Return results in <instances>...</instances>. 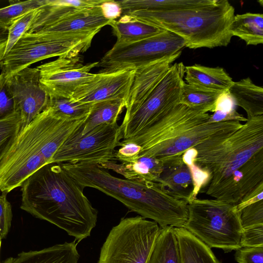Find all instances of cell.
<instances>
[{
	"label": "cell",
	"instance_id": "cell-1",
	"mask_svg": "<svg viewBox=\"0 0 263 263\" xmlns=\"http://www.w3.org/2000/svg\"><path fill=\"white\" fill-rule=\"evenodd\" d=\"M194 147L195 163L211 174L205 194L214 199L235 205L263 181V115Z\"/></svg>",
	"mask_w": 263,
	"mask_h": 263
},
{
	"label": "cell",
	"instance_id": "cell-2",
	"mask_svg": "<svg viewBox=\"0 0 263 263\" xmlns=\"http://www.w3.org/2000/svg\"><path fill=\"white\" fill-rule=\"evenodd\" d=\"M21 187L22 210L64 230L78 242L90 235L98 211L60 163L44 165Z\"/></svg>",
	"mask_w": 263,
	"mask_h": 263
},
{
	"label": "cell",
	"instance_id": "cell-3",
	"mask_svg": "<svg viewBox=\"0 0 263 263\" xmlns=\"http://www.w3.org/2000/svg\"><path fill=\"white\" fill-rule=\"evenodd\" d=\"M82 188L97 189L118 200L130 211L156 222L160 227H183L187 202L168 194L158 182L134 181L112 176L98 164L60 163Z\"/></svg>",
	"mask_w": 263,
	"mask_h": 263
},
{
	"label": "cell",
	"instance_id": "cell-4",
	"mask_svg": "<svg viewBox=\"0 0 263 263\" xmlns=\"http://www.w3.org/2000/svg\"><path fill=\"white\" fill-rule=\"evenodd\" d=\"M85 119H66L47 108L17 137L0 161V191L21 186L33 173L50 163L60 146Z\"/></svg>",
	"mask_w": 263,
	"mask_h": 263
},
{
	"label": "cell",
	"instance_id": "cell-5",
	"mask_svg": "<svg viewBox=\"0 0 263 263\" xmlns=\"http://www.w3.org/2000/svg\"><path fill=\"white\" fill-rule=\"evenodd\" d=\"M209 116L180 103L138 135L121 142L139 145L138 157L164 162L182 156L187 149L208 139L230 134L242 125L239 121L210 123Z\"/></svg>",
	"mask_w": 263,
	"mask_h": 263
},
{
	"label": "cell",
	"instance_id": "cell-6",
	"mask_svg": "<svg viewBox=\"0 0 263 263\" xmlns=\"http://www.w3.org/2000/svg\"><path fill=\"white\" fill-rule=\"evenodd\" d=\"M235 9L227 0H212L206 5L168 11H135L130 17L171 32L190 49L227 46L232 35Z\"/></svg>",
	"mask_w": 263,
	"mask_h": 263
},
{
	"label": "cell",
	"instance_id": "cell-7",
	"mask_svg": "<svg viewBox=\"0 0 263 263\" xmlns=\"http://www.w3.org/2000/svg\"><path fill=\"white\" fill-rule=\"evenodd\" d=\"M187 210L183 228L210 248L230 252L241 247L243 229L235 205L216 199L196 198L187 202Z\"/></svg>",
	"mask_w": 263,
	"mask_h": 263
},
{
	"label": "cell",
	"instance_id": "cell-8",
	"mask_svg": "<svg viewBox=\"0 0 263 263\" xmlns=\"http://www.w3.org/2000/svg\"><path fill=\"white\" fill-rule=\"evenodd\" d=\"M93 38L59 36L46 33H24L0 62L7 79L31 64L52 57L80 56L90 46Z\"/></svg>",
	"mask_w": 263,
	"mask_h": 263
},
{
	"label": "cell",
	"instance_id": "cell-9",
	"mask_svg": "<svg viewBox=\"0 0 263 263\" xmlns=\"http://www.w3.org/2000/svg\"><path fill=\"white\" fill-rule=\"evenodd\" d=\"M159 230L140 215L122 218L110 231L97 263H147Z\"/></svg>",
	"mask_w": 263,
	"mask_h": 263
},
{
	"label": "cell",
	"instance_id": "cell-10",
	"mask_svg": "<svg viewBox=\"0 0 263 263\" xmlns=\"http://www.w3.org/2000/svg\"><path fill=\"white\" fill-rule=\"evenodd\" d=\"M184 68L182 62L172 65L140 105L124 117L120 125L123 140L138 135L180 103Z\"/></svg>",
	"mask_w": 263,
	"mask_h": 263
},
{
	"label": "cell",
	"instance_id": "cell-11",
	"mask_svg": "<svg viewBox=\"0 0 263 263\" xmlns=\"http://www.w3.org/2000/svg\"><path fill=\"white\" fill-rule=\"evenodd\" d=\"M184 47L183 39L166 30L134 43L115 44L99 62V72L136 70L181 53Z\"/></svg>",
	"mask_w": 263,
	"mask_h": 263
},
{
	"label": "cell",
	"instance_id": "cell-12",
	"mask_svg": "<svg viewBox=\"0 0 263 263\" xmlns=\"http://www.w3.org/2000/svg\"><path fill=\"white\" fill-rule=\"evenodd\" d=\"M82 125L60 146L51 163L100 164L114 160L115 148L123 139L120 126L117 123L103 124L81 135Z\"/></svg>",
	"mask_w": 263,
	"mask_h": 263
},
{
	"label": "cell",
	"instance_id": "cell-13",
	"mask_svg": "<svg viewBox=\"0 0 263 263\" xmlns=\"http://www.w3.org/2000/svg\"><path fill=\"white\" fill-rule=\"evenodd\" d=\"M99 62L84 65L80 56L59 57L37 67L40 81L49 96L71 98L76 90L93 79L97 73L90 72Z\"/></svg>",
	"mask_w": 263,
	"mask_h": 263
},
{
	"label": "cell",
	"instance_id": "cell-14",
	"mask_svg": "<svg viewBox=\"0 0 263 263\" xmlns=\"http://www.w3.org/2000/svg\"><path fill=\"white\" fill-rule=\"evenodd\" d=\"M40 78L37 68L28 67L7 79L15 112L21 118L20 133L48 107L49 96L42 87Z\"/></svg>",
	"mask_w": 263,
	"mask_h": 263
},
{
	"label": "cell",
	"instance_id": "cell-15",
	"mask_svg": "<svg viewBox=\"0 0 263 263\" xmlns=\"http://www.w3.org/2000/svg\"><path fill=\"white\" fill-rule=\"evenodd\" d=\"M136 70L124 69L111 72H99L92 80L77 88L71 99L87 103L109 100L126 101Z\"/></svg>",
	"mask_w": 263,
	"mask_h": 263
},
{
	"label": "cell",
	"instance_id": "cell-16",
	"mask_svg": "<svg viewBox=\"0 0 263 263\" xmlns=\"http://www.w3.org/2000/svg\"><path fill=\"white\" fill-rule=\"evenodd\" d=\"M111 21L103 16L99 6L77 9L28 32L46 33L59 36L96 35Z\"/></svg>",
	"mask_w": 263,
	"mask_h": 263
},
{
	"label": "cell",
	"instance_id": "cell-17",
	"mask_svg": "<svg viewBox=\"0 0 263 263\" xmlns=\"http://www.w3.org/2000/svg\"><path fill=\"white\" fill-rule=\"evenodd\" d=\"M181 53L160 62L136 69L133 82L126 101L127 116L134 111L142 103L165 74L171 64Z\"/></svg>",
	"mask_w": 263,
	"mask_h": 263
},
{
	"label": "cell",
	"instance_id": "cell-18",
	"mask_svg": "<svg viewBox=\"0 0 263 263\" xmlns=\"http://www.w3.org/2000/svg\"><path fill=\"white\" fill-rule=\"evenodd\" d=\"M182 156L164 162L163 172L157 182L170 195L188 202L193 183L189 168Z\"/></svg>",
	"mask_w": 263,
	"mask_h": 263
},
{
	"label": "cell",
	"instance_id": "cell-19",
	"mask_svg": "<svg viewBox=\"0 0 263 263\" xmlns=\"http://www.w3.org/2000/svg\"><path fill=\"white\" fill-rule=\"evenodd\" d=\"M80 255L75 241L57 244L39 251L22 252L2 263H78Z\"/></svg>",
	"mask_w": 263,
	"mask_h": 263
},
{
	"label": "cell",
	"instance_id": "cell-20",
	"mask_svg": "<svg viewBox=\"0 0 263 263\" xmlns=\"http://www.w3.org/2000/svg\"><path fill=\"white\" fill-rule=\"evenodd\" d=\"M106 170H112L125 179L134 181L157 182L164 168V162L148 157H138L128 163L118 164L112 161L99 164Z\"/></svg>",
	"mask_w": 263,
	"mask_h": 263
},
{
	"label": "cell",
	"instance_id": "cell-21",
	"mask_svg": "<svg viewBox=\"0 0 263 263\" xmlns=\"http://www.w3.org/2000/svg\"><path fill=\"white\" fill-rule=\"evenodd\" d=\"M186 83L205 89L227 93L234 81L221 67H210L199 64L185 66Z\"/></svg>",
	"mask_w": 263,
	"mask_h": 263
},
{
	"label": "cell",
	"instance_id": "cell-22",
	"mask_svg": "<svg viewBox=\"0 0 263 263\" xmlns=\"http://www.w3.org/2000/svg\"><path fill=\"white\" fill-rule=\"evenodd\" d=\"M228 93L235 105L242 108L247 119L263 115V89L255 85L249 78L234 82Z\"/></svg>",
	"mask_w": 263,
	"mask_h": 263
},
{
	"label": "cell",
	"instance_id": "cell-23",
	"mask_svg": "<svg viewBox=\"0 0 263 263\" xmlns=\"http://www.w3.org/2000/svg\"><path fill=\"white\" fill-rule=\"evenodd\" d=\"M117 37L115 45L134 43L153 36L164 31L158 27L123 14L118 20L111 21L108 24Z\"/></svg>",
	"mask_w": 263,
	"mask_h": 263
},
{
	"label": "cell",
	"instance_id": "cell-24",
	"mask_svg": "<svg viewBox=\"0 0 263 263\" xmlns=\"http://www.w3.org/2000/svg\"><path fill=\"white\" fill-rule=\"evenodd\" d=\"M181 263H220L211 248L183 227L174 228Z\"/></svg>",
	"mask_w": 263,
	"mask_h": 263
},
{
	"label": "cell",
	"instance_id": "cell-25",
	"mask_svg": "<svg viewBox=\"0 0 263 263\" xmlns=\"http://www.w3.org/2000/svg\"><path fill=\"white\" fill-rule=\"evenodd\" d=\"M123 99L109 100L93 103L90 111L81 126V135L103 124L117 123L118 118L125 107Z\"/></svg>",
	"mask_w": 263,
	"mask_h": 263
},
{
	"label": "cell",
	"instance_id": "cell-26",
	"mask_svg": "<svg viewBox=\"0 0 263 263\" xmlns=\"http://www.w3.org/2000/svg\"><path fill=\"white\" fill-rule=\"evenodd\" d=\"M174 227H160L147 263H181Z\"/></svg>",
	"mask_w": 263,
	"mask_h": 263
},
{
	"label": "cell",
	"instance_id": "cell-27",
	"mask_svg": "<svg viewBox=\"0 0 263 263\" xmlns=\"http://www.w3.org/2000/svg\"><path fill=\"white\" fill-rule=\"evenodd\" d=\"M230 32L244 41L247 45L263 43V15L247 12L235 15L231 25Z\"/></svg>",
	"mask_w": 263,
	"mask_h": 263
},
{
	"label": "cell",
	"instance_id": "cell-28",
	"mask_svg": "<svg viewBox=\"0 0 263 263\" xmlns=\"http://www.w3.org/2000/svg\"><path fill=\"white\" fill-rule=\"evenodd\" d=\"M212 0H123L122 14L135 11H168L203 6Z\"/></svg>",
	"mask_w": 263,
	"mask_h": 263
},
{
	"label": "cell",
	"instance_id": "cell-29",
	"mask_svg": "<svg viewBox=\"0 0 263 263\" xmlns=\"http://www.w3.org/2000/svg\"><path fill=\"white\" fill-rule=\"evenodd\" d=\"M223 93L200 88L184 81L180 96V103L203 112H214L218 101Z\"/></svg>",
	"mask_w": 263,
	"mask_h": 263
},
{
	"label": "cell",
	"instance_id": "cell-30",
	"mask_svg": "<svg viewBox=\"0 0 263 263\" xmlns=\"http://www.w3.org/2000/svg\"><path fill=\"white\" fill-rule=\"evenodd\" d=\"M49 96L47 108L54 114L68 119H85L89 115L93 104L74 101L71 98Z\"/></svg>",
	"mask_w": 263,
	"mask_h": 263
},
{
	"label": "cell",
	"instance_id": "cell-31",
	"mask_svg": "<svg viewBox=\"0 0 263 263\" xmlns=\"http://www.w3.org/2000/svg\"><path fill=\"white\" fill-rule=\"evenodd\" d=\"M36 9L18 17L9 26L7 38L0 44V62L10 52L22 35L27 31Z\"/></svg>",
	"mask_w": 263,
	"mask_h": 263
},
{
	"label": "cell",
	"instance_id": "cell-32",
	"mask_svg": "<svg viewBox=\"0 0 263 263\" xmlns=\"http://www.w3.org/2000/svg\"><path fill=\"white\" fill-rule=\"evenodd\" d=\"M21 118L15 112L0 120V161L15 142L20 133Z\"/></svg>",
	"mask_w": 263,
	"mask_h": 263
},
{
	"label": "cell",
	"instance_id": "cell-33",
	"mask_svg": "<svg viewBox=\"0 0 263 263\" xmlns=\"http://www.w3.org/2000/svg\"><path fill=\"white\" fill-rule=\"evenodd\" d=\"M45 0L11 1L9 5L0 8V23L9 26L21 16L42 6Z\"/></svg>",
	"mask_w": 263,
	"mask_h": 263
},
{
	"label": "cell",
	"instance_id": "cell-34",
	"mask_svg": "<svg viewBox=\"0 0 263 263\" xmlns=\"http://www.w3.org/2000/svg\"><path fill=\"white\" fill-rule=\"evenodd\" d=\"M197 151L194 147L186 151L182 155V160L189 167L193 183V190L190 201L196 198L203 185L209 182L211 178L210 173L198 166L194 162Z\"/></svg>",
	"mask_w": 263,
	"mask_h": 263
},
{
	"label": "cell",
	"instance_id": "cell-35",
	"mask_svg": "<svg viewBox=\"0 0 263 263\" xmlns=\"http://www.w3.org/2000/svg\"><path fill=\"white\" fill-rule=\"evenodd\" d=\"M239 218L242 229L263 225V200L243 208Z\"/></svg>",
	"mask_w": 263,
	"mask_h": 263
},
{
	"label": "cell",
	"instance_id": "cell-36",
	"mask_svg": "<svg viewBox=\"0 0 263 263\" xmlns=\"http://www.w3.org/2000/svg\"><path fill=\"white\" fill-rule=\"evenodd\" d=\"M7 79L5 74H0V120L10 117L14 113L15 107L13 98L9 91Z\"/></svg>",
	"mask_w": 263,
	"mask_h": 263
},
{
	"label": "cell",
	"instance_id": "cell-37",
	"mask_svg": "<svg viewBox=\"0 0 263 263\" xmlns=\"http://www.w3.org/2000/svg\"><path fill=\"white\" fill-rule=\"evenodd\" d=\"M234 257L238 263H263V245L241 247L236 250Z\"/></svg>",
	"mask_w": 263,
	"mask_h": 263
},
{
	"label": "cell",
	"instance_id": "cell-38",
	"mask_svg": "<svg viewBox=\"0 0 263 263\" xmlns=\"http://www.w3.org/2000/svg\"><path fill=\"white\" fill-rule=\"evenodd\" d=\"M7 193L0 195V240L7 235L12 219V208L6 196Z\"/></svg>",
	"mask_w": 263,
	"mask_h": 263
},
{
	"label": "cell",
	"instance_id": "cell-39",
	"mask_svg": "<svg viewBox=\"0 0 263 263\" xmlns=\"http://www.w3.org/2000/svg\"><path fill=\"white\" fill-rule=\"evenodd\" d=\"M120 147L116 151L114 159L121 163H128L137 159L141 151V147L137 144L132 142H121Z\"/></svg>",
	"mask_w": 263,
	"mask_h": 263
},
{
	"label": "cell",
	"instance_id": "cell-40",
	"mask_svg": "<svg viewBox=\"0 0 263 263\" xmlns=\"http://www.w3.org/2000/svg\"><path fill=\"white\" fill-rule=\"evenodd\" d=\"M240 244L241 247L262 246L263 225L243 229Z\"/></svg>",
	"mask_w": 263,
	"mask_h": 263
},
{
	"label": "cell",
	"instance_id": "cell-41",
	"mask_svg": "<svg viewBox=\"0 0 263 263\" xmlns=\"http://www.w3.org/2000/svg\"><path fill=\"white\" fill-rule=\"evenodd\" d=\"M247 121V119L239 114L235 109L229 110H216L212 115H210L209 118L210 123Z\"/></svg>",
	"mask_w": 263,
	"mask_h": 263
},
{
	"label": "cell",
	"instance_id": "cell-42",
	"mask_svg": "<svg viewBox=\"0 0 263 263\" xmlns=\"http://www.w3.org/2000/svg\"><path fill=\"white\" fill-rule=\"evenodd\" d=\"M261 200H263V181L247 193L235 204V208L237 211L239 212L245 207Z\"/></svg>",
	"mask_w": 263,
	"mask_h": 263
},
{
	"label": "cell",
	"instance_id": "cell-43",
	"mask_svg": "<svg viewBox=\"0 0 263 263\" xmlns=\"http://www.w3.org/2000/svg\"><path fill=\"white\" fill-rule=\"evenodd\" d=\"M100 8L103 16L109 21L116 20L122 14V8L118 1L104 0Z\"/></svg>",
	"mask_w": 263,
	"mask_h": 263
},
{
	"label": "cell",
	"instance_id": "cell-44",
	"mask_svg": "<svg viewBox=\"0 0 263 263\" xmlns=\"http://www.w3.org/2000/svg\"><path fill=\"white\" fill-rule=\"evenodd\" d=\"M9 26L0 23V44L6 41L8 34Z\"/></svg>",
	"mask_w": 263,
	"mask_h": 263
},
{
	"label": "cell",
	"instance_id": "cell-45",
	"mask_svg": "<svg viewBox=\"0 0 263 263\" xmlns=\"http://www.w3.org/2000/svg\"><path fill=\"white\" fill-rule=\"evenodd\" d=\"M1 240H0V250H1Z\"/></svg>",
	"mask_w": 263,
	"mask_h": 263
}]
</instances>
